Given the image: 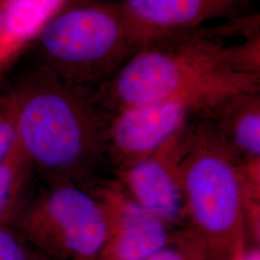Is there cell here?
I'll list each match as a JSON object with an SVG mask.
<instances>
[{"label": "cell", "instance_id": "1", "mask_svg": "<svg viewBox=\"0 0 260 260\" xmlns=\"http://www.w3.org/2000/svg\"><path fill=\"white\" fill-rule=\"evenodd\" d=\"M229 26L203 27L153 38L96 88L111 113L177 103L207 117L236 95L260 89L259 34L226 44Z\"/></svg>", "mask_w": 260, "mask_h": 260}, {"label": "cell", "instance_id": "2", "mask_svg": "<svg viewBox=\"0 0 260 260\" xmlns=\"http://www.w3.org/2000/svg\"><path fill=\"white\" fill-rule=\"evenodd\" d=\"M18 142L49 184L86 187L105 162L112 113L96 88L66 82L35 66L10 90Z\"/></svg>", "mask_w": 260, "mask_h": 260}, {"label": "cell", "instance_id": "3", "mask_svg": "<svg viewBox=\"0 0 260 260\" xmlns=\"http://www.w3.org/2000/svg\"><path fill=\"white\" fill-rule=\"evenodd\" d=\"M153 38L118 0H66L29 47L36 65L66 82L98 88Z\"/></svg>", "mask_w": 260, "mask_h": 260}, {"label": "cell", "instance_id": "4", "mask_svg": "<svg viewBox=\"0 0 260 260\" xmlns=\"http://www.w3.org/2000/svg\"><path fill=\"white\" fill-rule=\"evenodd\" d=\"M181 169L184 229L209 260H225L247 241L239 160L207 117H196L187 125Z\"/></svg>", "mask_w": 260, "mask_h": 260}, {"label": "cell", "instance_id": "5", "mask_svg": "<svg viewBox=\"0 0 260 260\" xmlns=\"http://www.w3.org/2000/svg\"><path fill=\"white\" fill-rule=\"evenodd\" d=\"M30 199L12 228L49 260H96L107 238L100 201L74 183L49 184Z\"/></svg>", "mask_w": 260, "mask_h": 260}, {"label": "cell", "instance_id": "6", "mask_svg": "<svg viewBox=\"0 0 260 260\" xmlns=\"http://www.w3.org/2000/svg\"><path fill=\"white\" fill-rule=\"evenodd\" d=\"M103 206L107 238L96 260H147L172 241V228L132 199L116 179L84 187Z\"/></svg>", "mask_w": 260, "mask_h": 260}, {"label": "cell", "instance_id": "7", "mask_svg": "<svg viewBox=\"0 0 260 260\" xmlns=\"http://www.w3.org/2000/svg\"><path fill=\"white\" fill-rule=\"evenodd\" d=\"M187 125L148 157L114 173L133 200L172 229L186 224L181 166Z\"/></svg>", "mask_w": 260, "mask_h": 260}, {"label": "cell", "instance_id": "8", "mask_svg": "<svg viewBox=\"0 0 260 260\" xmlns=\"http://www.w3.org/2000/svg\"><path fill=\"white\" fill-rule=\"evenodd\" d=\"M195 117L188 106L177 103L138 105L112 113L105 162L114 173L129 167L153 153Z\"/></svg>", "mask_w": 260, "mask_h": 260}, {"label": "cell", "instance_id": "9", "mask_svg": "<svg viewBox=\"0 0 260 260\" xmlns=\"http://www.w3.org/2000/svg\"><path fill=\"white\" fill-rule=\"evenodd\" d=\"M153 37L203 27L214 19H239L251 0H118Z\"/></svg>", "mask_w": 260, "mask_h": 260}, {"label": "cell", "instance_id": "10", "mask_svg": "<svg viewBox=\"0 0 260 260\" xmlns=\"http://www.w3.org/2000/svg\"><path fill=\"white\" fill-rule=\"evenodd\" d=\"M207 118L239 161L260 159L259 91L234 96Z\"/></svg>", "mask_w": 260, "mask_h": 260}, {"label": "cell", "instance_id": "11", "mask_svg": "<svg viewBox=\"0 0 260 260\" xmlns=\"http://www.w3.org/2000/svg\"><path fill=\"white\" fill-rule=\"evenodd\" d=\"M66 0H3L0 77L30 46Z\"/></svg>", "mask_w": 260, "mask_h": 260}, {"label": "cell", "instance_id": "12", "mask_svg": "<svg viewBox=\"0 0 260 260\" xmlns=\"http://www.w3.org/2000/svg\"><path fill=\"white\" fill-rule=\"evenodd\" d=\"M35 170L19 142L0 162V226L12 225L30 197Z\"/></svg>", "mask_w": 260, "mask_h": 260}, {"label": "cell", "instance_id": "13", "mask_svg": "<svg viewBox=\"0 0 260 260\" xmlns=\"http://www.w3.org/2000/svg\"><path fill=\"white\" fill-rule=\"evenodd\" d=\"M147 260H209L205 248L186 229L174 233L172 241Z\"/></svg>", "mask_w": 260, "mask_h": 260}, {"label": "cell", "instance_id": "14", "mask_svg": "<svg viewBox=\"0 0 260 260\" xmlns=\"http://www.w3.org/2000/svg\"><path fill=\"white\" fill-rule=\"evenodd\" d=\"M18 143L17 122L10 91L0 94V162Z\"/></svg>", "mask_w": 260, "mask_h": 260}, {"label": "cell", "instance_id": "15", "mask_svg": "<svg viewBox=\"0 0 260 260\" xmlns=\"http://www.w3.org/2000/svg\"><path fill=\"white\" fill-rule=\"evenodd\" d=\"M42 254L32 249L11 225L0 226V260H40Z\"/></svg>", "mask_w": 260, "mask_h": 260}, {"label": "cell", "instance_id": "16", "mask_svg": "<svg viewBox=\"0 0 260 260\" xmlns=\"http://www.w3.org/2000/svg\"><path fill=\"white\" fill-rule=\"evenodd\" d=\"M225 260H260L259 246L243 242Z\"/></svg>", "mask_w": 260, "mask_h": 260}, {"label": "cell", "instance_id": "17", "mask_svg": "<svg viewBox=\"0 0 260 260\" xmlns=\"http://www.w3.org/2000/svg\"><path fill=\"white\" fill-rule=\"evenodd\" d=\"M3 32V0H0V40Z\"/></svg>", "mask_w": 260, "mask_h": 260}, {"label": "cell", "instance_id": "18", "mask_svg": "<svg viewBox=\"0 0 260 260\" xmlns=\"http://www.w3.org/2000/svg\"><path fill=\"white\" fill-rule=\"evenodd\" d=\"M40 260H49V259H47V257H45V256H43V255H42V257H41V259Z\"/></svg>", "mask_w": 260, "mask_h": 260}]
</instances>
